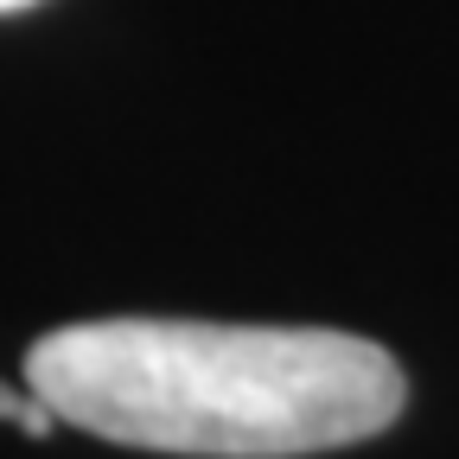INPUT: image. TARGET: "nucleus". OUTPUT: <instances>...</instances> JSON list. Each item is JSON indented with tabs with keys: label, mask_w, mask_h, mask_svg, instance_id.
I'll list each match as a JSON object with an SVG mask.
<instances>
[{
	"label": "nucleus",
	"mask_w": 459,
	"mask_h": 459,
	"mask_svg": "<svg viewBox=\"0 0 459 459\" xmlns=\"http://www.w3.org/2000/svg\"><path fill=\"white\" fill-rule=\"evenodd\" d=\"M26 389L115 446L300 459L383 434L409 383L383 344L332 325L77 319L26 351Z\"/></svg>",
	"instance_id": "obj_1"
},
{
	"label": "nucleus",
	"mask_w": 459,
	"mask_h": 459,
	"mask_svg": "<svg viewBox=\"0 0 459 459\" xmlns=\"http://www.w3.org/2000/svg\"><path fill=\"white\" fill-rule=\"evenodd\" d=\"M26 7H39V0H0V13H26Z\"/></svg>",
	"instance_id": "obj_2"
}]
</instances>
